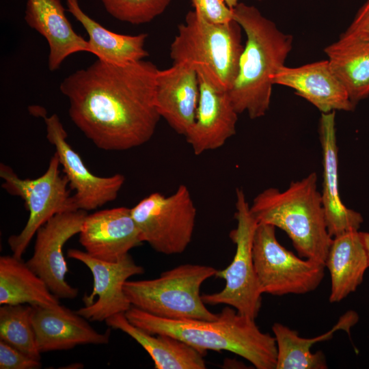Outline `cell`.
<instances>
[{
  "instance_id": "16",
  "label": "cell",
  "mask_w": 369,
  "mask_h": 369,
  "mask_svg": "<svg viewBox=\"0 0 369 369\" xmlns=\"http://www.w3.org/2000/svg\"><path fill=\"white\" fill-rule=\"evenodd\" d=\"M200 98V84L193 64L176 63L159 70L156 77L157 111L178 134L186 136L192 127Z\"/></svg>"
},
{
  "instance_id": "14",
  "label": "cell",
  "mask_w": 369,
  "mask_h": 369,
  "mask_svg": "<svg viewBox=\"0 0 369 369\" xmlns=\"http://www.w3.org/2000/svg\"><path fill=\"white\" fill-rule=\"evenodd\" d=\"M200 84V98L194 123L185 136L196 155L222 147L236 133L238 113L228 92L204 66L194 65Z\"/></svg>"
},
{
  "instance_id": "26",
  "label": "cell",
  "mask_w": 369,
  "mask_h": 369,
  "mask_svg": "<svg viewBox=\"0 0 369 369\" xmlns=\"http://www.w3.org/2000/svg\"><path fill=\"white\" fill-rule=\"evenodd\" d=\"M46 282L14 256L0 257V304L53 307L59 304Z\"/></svg>"
},
{
  "instance_id": "30",
  "label": "cell",
  "mask_w": 369,
  "mask_h": 369,
  "mask_svg": "<svg viewBox=\"0 0 369 369\" xmlns=\"http://www.w3.org/2000/svg\"><path fill=\"white\" fill-rule=\"evenodd\" d=\"M40 360L33 359L0 340L1 369H38Z\"/></svg>"
},
{
  "instance_id": "19",
  "label": "cell",
  "mask_w": 369,
  "mask_h": 369,
  "mask_svg": "<svg viewBox=\"0 0 369 369\" xmlns=\"http://www.w3.org/2000/svg\"><path fill=\"white\" fill-rule=\"evenodd\" d=\"M319 135L323 155L321 198L327 230L333 238L347 232L358 230L364 219L359 213L347 208L340 198L336 111L321 113Z\"/></svg>"
},
{
  "instance_id": "18",
  "label": "cell",
  "mask_w": 369,
  "mask_h": 369,
  "mask_svg": "<svg viewBox=\"0 0 369 369\" xmlns=\"http://www.w3.org/2000/svg\"><path fill=\"white\" fill-rule=\"evenodd\" d=\"M272 83L293 89L321 113L350 111L355 107L327 59L294 68L284 66L273 76Z\"/></svg>"
},
{
  "instance_id": "13",
  "label": "cell",
  "mask_w": 369,
  "mask_h": 369,
  "mask_svg": "<svg viewBox=\"0 0 369 369\" xmlns=\"http://www.w3.org/2000/svg\"><path fill=\"white\" fill-rule=\"evenodd\" d=\"M43 118L46 138L54 146L69 187L74 191L72 195L77 208L95 210L114 201L124 183V175L100 177L92 173L67 141L68 135L59 116L54 113Z\"/></svg>"
},
{
  "instance_id": "24",
  "label": "cell",
  "mask_w": 369,
  "mask_h": 369,
  "mask_svg": "<svg viewBox=\"0 0 369 369\" xmlns=\"http://www.w3.org/2000/svg\"><path fill=\"white\" fill-rule=\"evenodd\" d=\"M355 312L348 311L328 332L313 338H304L297 331L286 325L275 323L272 331L277 346L275 369H327L325 355L321 351L311 352L312 346L318 342L329 340L340 329L350 333V329L358 320Z\"/></svg>"
},
{
  "instance_id": "25",
  "label": "cell",
  "mask_w": 369,
  "mask_h": 369,
  "mask_svg": "<svg viewBox=\"0 0 369 369\" xmlns=\"http://www.w3.org/2000/svg\"><path fill=\"white\" fill-rule=\"evenodd\" d=\"M68 11L82 25L88 34L90 53L114 64H128L148 56L145 49L146 33L124 35L113 32L90 17L79 0H66Z\"/></svg>"
},
{
  "instance_id": "31",
  "label": "cell",
  "mask_w": 369,
  "mask_h": 369,
  "mask_svg": "<svg viewBox=\"0 0 369 369\" xmlns=\"http://www.w3.org/2000/svg\"><path fill=\"white\" fill-rule=\"evenodd\" d=\"M344 32L369 40V0L361 6Z\"/></svg>"
},
{
  "instance_id": "12",
  "label": "cell",
  "mask_w": 369,
  "mask_h": 369,
  "mask_svg": "<svg viewBox=\"0 0 369 369\" xmlns=\"http://www.w3.org/2000/svg\"><path fill=\"white\" fill-rule=\"evenodd\" d=\"M67 256L86 265L93 275L92 292L84 296L85 305L76 311L77 314L90 321L101 322L131 308L124 285L131 277L142 274L144 269L129 254L116 262L103 261L77 249H68Z\"/></svg>"
},
{
  "instance_id": "2",
  "label": "cell",
  "mask_w": 369,
  "mask_h": 369,
  "mask_svg": "<svg viewBox=\"0 0 369 369\" xmlns=\"http://www.w3.org/2000/svg\"><path fill=\"white\" fill-rule=\"evenodd\" d=\"M133 325L153 334L174 337L202 355L208 350L236 354L257 369H275L277 346L274 336L263 333L255 319L225 307L213 320H174L159 317L131 306L125 312Z\"/></svg>"
},
{
  "instance_id": "27",
  "label": "cell",
  "mask_w": 369,
  "mask_h": 369,
  "mask_svg": "<svg viewBox=\"0 0 369 369\" xmlns=\"http://www.w3.org/2000/svg\"><path fill=\"white\" fill-rule=\"evenodd\" d=\"M33 306L29 304L1 305L0 340L26 355L40 360L31 322Z\"/></svg>"
},
{
  "instance_id": "23",
  "label": "cell",
  "mask_w": 369,
  "mask_h": 369,
  "mask_svg": "<svg viewBox=\"0 0 369 369\" xmlns=\"http://www.w3.org/2000/svg\"><path fill=\"white\" fill-rule=\"evenodd\" d=\"M331 68L355 105L369 96V40L346 33L324 50Z\"/></svg>"
},
{
  "instance_id": "11",
  "label": "cell",
  "mask_w": 369,
  "mask_h": 369,
  "mask_svg": "<svg viewBox=\"0 0 369 369\" xmlns=\"http://www.w3.org/2000/svg\"><path fill=\"white\" fill-rule=\"evenodd\" d=\"M87 215V211L79 209L59 213L36 232L33 254L26 262L58 298L74 299L78 295V288L66 281L68 269L63 247L80 232Z\"/></svg>"
},
{
  "instance_id": "17",
  "label": "cell",
  "mask_w": 369,
  "mask_h": 369,
  "mask_svg": "<svg viewBox=\"0 0 369 369\" xmlns=\"http://www.w3.org/2000/svg\"><path fill=\"white\" fill-rule=\"evenodd\" d=\"M31 322L40 353L70 350L78 345L107 344L110 330L96 331L87 319L60 304L33 306Z\"/></svg>"
},
{
  "instance_id": "10",
  "label": "cell",
  "mask_w": 369,
  "mask_h": 369,
  "mask_svg": "<svg viewBox=\"0 0 369 369\" xmlns=\"http://www.w3.org/2000/svg\"><path fill=\"white\" fill-rule=\"evenodd\" d=\"M275 227L260 223L253 243V260L261 292L274 296L314 290L325 275L323 263L297 256L277 241Z\"/></svg>"
},
{
  "instance_id": "5",
  "label": "cell",
  "mask_w": 369,
  "mask_h": 369,
  "mask_svg": "<svg viewBox=\"0 0 369 369\" xmlns=\"http://www.w3.org/2000/svg\"><path fill=\"white\" fill-rule=\"evenodd\" d=\"M217 271L210 266L181 264L155 279L127 280L124 291L132 306L159 317L213 320L218 314L207 309L200 287Z\"/></svg>"
},
{
  "instance_id": "28",
  "label": "cell",
  "mask_w": 369,
  "mask_h": 369,
  "mask_svg": "<svg viewBox=\"0 0 369 369\" xmlns=\"http://www.w3.org/2000/svg\"><path fill=\"white\" fill-rule=\"evenodd\" d=\"M115 19L132 25L148 23L162 14L172 0H100Z\"/></svg>"
},
{
  "instance_id": "4",
  "label": "cell",
  "mask_w": 369,
  "mask_h": 369,
  "mask_svg": "<svg viewBox=\"0 0 369 369\" xmlns=\"http://www.w3.org/2000/svg\"><path fill=\"white\" fill-rule=\"evenodd\" d=\"M315 172L292 182L284 191L271 187L258 193L250 210L258 223L284 231L298 256L325 264L329 235Z\"/></svg>"
},
{
  "instance_id": "20",
  "label": "cell",
  "mask_w": 369,
  "mask_h": 369,
  "mask_svg": "<svg viewBox=\"0 0 369 369\" xmlns=\"http://www.w3.org/2000/svg\"><path fill=\"white\" fill-rule=\"evenodd\" d=\"M24 18L46 40L51 71L59 69L72 54L90 53L87 40L74 31L60 0H27Z\"/></svg>"
},
{
  "instance_id": "9",
  "label": "cell",
  "mask_w": 369,
  "mask_h": 369,
  "mask_svg": "<svg viewBox=\"0 0 369 369\" xmlns=\"http://www.w3.org/2000/svg\"><path fill=\"white\" fill-rule=\"evenodd\" d=\"M131 212L143 242L159 253L181 254L191 241L197 210L184 184L168 196L150 194Z\"/></svg>"
},
{
  "instance_id": "8",
  "label": "cell",
  "mask_w": 369,
  "mask_h": 369,
  "mask_svg": "<svg viewBox=\"0 0 369 369\" xmlns=\"http://www.w3.org/2000/svg\"><path fill=\"white\" fill-rule=\"evenodd\" d=\"M236 228L230 238L236 245L232 262L217 271L215 276L223 279V290L212 294H202L206 305L224 304L238 313L256 319L262 305V295L253 260V243L258 221L252 215L243 189L236 190Z\"/></svg>"
},
{
  "instance_id": "29",
  "label": "cell",
  "mask_w": 369,
  "mask_h": 369,
  "mask_svg": "<svg viewBox=\"0 0 369 369\" xmlns=\"http://www.w3.org/2000/svg\"><path fill=\"white\" fill-rule=\"evenodd\" d=\"M194 10L206 20L226 23L233 19V11L223 0H189Z\"/></svg>"
},
{
  "instance_id": "15",
  "label": "cell",
  "mask_w": 369,
  "mask_h": 369,
  "mask_svg": "<svg viewBox=\"0 0 369 369\" xmlns=\"http://www.w3.org/2000/svg\"><path fill=\"white\" fill-rule=\"evenodd\" d=\"M79 234L88 254L107 262L118 261L144 243L131 208L124 206L87 214Z\"/></svg>"
},
{
  "instance_id": "21",
  "label": "cell",
  "mask_w": 369,
  "mask_h": 369,
  "mask_svg": "<svg viewBox=\"0 0 369 369\" xmlns=\"http://www.w3.org/2000/svg\"><path fill=\"white\" fill-rule=\"evenodd\" d=\"M325 265L331 277V303L340 302L355 292L369 267L360 232L350 231L333 237Z\"/></svg>"
},
{
  "instance_id": "1",
  "label": "cell",
  "mask_w": 369,
  "mask_h": 369,
  "mask_svg": "<svg viewBox=\"0 0 369 369\" xmlns=\"http://www.w3.org/2000/svg\"><path fill=\"white\" fill-rule=\"evenodd\" d=\"M158 70L144 59L120 64L97 59L66 77L59 89L69 101L71 120L97 148L126 150L148 142L161 118Z\"/></svg>"
},
{
  "instance_id": "33",
  "label": "cell",
  "mask_w": 369,
  "mask_h": 369,
  "mask_svg": "<svg viewBox=\"0 0 369 369\" xmlns=\"http://www.w3.org/2000/svg\"><path fill=\"white\" fill-rule=\"evenodd\" d=\"M226 4L230 8H234L239 3V0H223ZM260 1V0H258Z\"/></svg>"
},
{
  "instance_id": "32",
  "label": "cell",
  "mask_w": 369,
  "mask_h": 369,
  "mask_svg": "<svg viewBox=\"0 0 369 369\" xmlns=\"http://www.w3.org/2000/svg\"><path fill=\"white\" fill-rule=\"evenodd\" d=\"M363 241L364 243L369 260V233L360 232Z\"/></svg>"
},
{
  "instance_id": "6",
  "label": "cell",
  "mask_w": 369,
  "mask_h": 369,
  "mask_svg": "<svg viewBox=\"0 0 369 369\" xmlns=\"http://www.w3.org/2000/svg\"><path fill=\"white\" fill-rule=\"evenodd\" d=\"M241 29L234 20L213 23L191 10L186 14L184 23L178 26V33L170 45L173 64L204 66L228 92L237 76L244 49Z\"/></svg>"
},
{
  "instance_id": "3",
  "label": "cell",
  "mask_w": 369,
  "mask_h": 369,
  "mask_svg": "<svg viewBox=\"0 0 369 369\" xmlns=\"http://www.w3.org/2000/svg\"><path fill=\"white\" fill-rule=\"evenodd\" d=\"M232 11L233 19L245 31L247 41L228 94L238 114L246 112L251 119H257L269 109L272 77L285 66L292 36L281 31L253 5L239 3Z\"/></svg>"
},
{
  "instance_id": "7",
  "label": "cell",
  "mask_w": 369,
  "mask_h": 369,
  "mask_svg": "<svg viewBox=\"0 0 369 369\" xmlns=\"http://www.w3.org/2000/svg\"><path fill=\"white\" fill-rule=\"evenodd\" d=\"M59 161L54 153L46 171L40 177L20 178L8 165L0 164L1 187L10 195L20 197L29 212L27 221L18 234L8 238L12 255L21 258L38 230L55 215L79 210L70 193L69 182L61 175Z\"/></svg>"
},
{
  "instance_id": "22",
  "label": "cell",
  "mask_w": 369,
  "mask_h": 369,
  "mask_svg": "<svg viewBox=\"0 0 369 369\" xmlns=\"http://www.w3.org/2000/svg\"><path fill=\"white\" fill-rule=\"evenodd\" d=\"M105 323L134 339L149 354L156 369H205L202 355L193 347L168 335L151 334L133 325L120 313L109 317Z\"/></svg>"
}]
</instances>
